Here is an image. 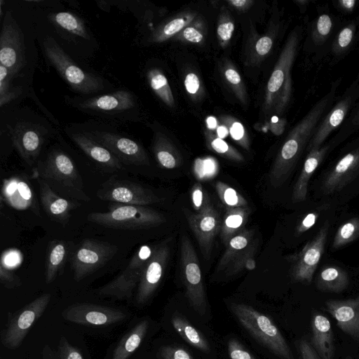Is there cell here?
<instances>
[{"label":"cell","instance_id":"obj_1","mask_svg":"<svg viewBox=\"0 0 359 359\" xmlns=\"http://www.w3.org/2000/svg\"><path fill=\"white\" fill-rule=\"evenodd\" d=\"M334 94L333 90L320 100L289 133L269 172V182L273 187L281 186L290 176Z\"/></svg>","mask_w":359,"mask_h":359},{"label":"cell","instance_id":"obj_2","mask_svg":"<svg viewBox=\"0 0 359 359\" xmlns=\"http://www.w3.org/2000/svg\"><path fill=\"white\" fill-rule=\"evenodd\" d=\"M32 177L45 181L61 196L88 202L90 198L84 191V184L72 159L64 151L54 149L43 161L34 168Z\"/></svg>","mask_w":359,"mask_h":359},{"label":"cell","instance_id":"obj_3","mask_svg":"<svg viewBox=\"0 0 359 359\" xmlns=\"http://www.w3.org/2000/svg\"><path fill=\"white\" fill-rule=\"evenodd\" d=\"M299 41L298 29L289 35L266 85L264 109L266 114L281 115L287 107L292 90L290 70Z\"/></svg>","mask_w":359,"mask_h":359},{"label":"cell","instance_id":"obj_4","mask_svg":"<svg viewBox=\"0 0 359 359\" xmlns=\"http://www.w3.org/2000/svg\"><path fill=\"white\" fill-rule=\"evenodd\" d=\"M229 309L240 324L273 353L281 359H294L286 340L269 317L243 304L231 303Z\"/></svg>","mask_w":359,"mask_h":359},{"label":"cell","instance_id":"obj_5","mask_svg":"<svg viewBox=\"0 0 359 359\" xmlns=\"http://www.w3.org/2000/svg\"><path fill=\"white\" fill-rule=\"evenodd\" d=\"M109 211L89 213V222L104 227L137 230L158 226L165 222V217L158 211L142 205L111 203Z\"/></svg>","mask_w":359,"mask_h":359},{"label":"cell","instance_id":"obj_6","mask_svg":"<svg viewBox=\"0 0 359 359\" xmlns=\"http://www.w3.org/2000/svg\"><path fill=\"white\" fill-rule=\"evenodd\" d=\"M43 48L49 62L74 90L88 95L104 88L102 79L83 70L53 37L44 40Z\"/></svg>","mask_w":359,"mask_h":359},{"label":"cell","instance_id":"obj_7","mask_svg":"<svg viewBox=\"0 0 359 359\" xmlns=\"http://www.w3.org/2000/svg\"><path fill=\"white\" fill-rule=\"evenodd\" d=\"M180 268L190 305L198 314L205 315L207 298L200 263L196 250L186 235L182 236L180 239Z\"/></svg>","mask_w":359,"mask_h":359},{"label":"cell","instance_id":"obj_8","mask_svg":"<svg viewBox=\"0 0 359 359\" xmlns=\"http://www.w3.org/2000/svg\"><path fill=\"white\" fill-rule=\"evenodd\" d=\"M155 247L143 245L135 252L126 267L115 278L100 287L98 294L118 299H129L138 285L144 267Z\"/></svg>","mask_w":359,"mask_h":359},{"label":"cell","instance_id":"obj_9","mask_svg":"<svg viewBox=\"0 0 359 359\" xmlns=\"http://www.w3.org/2000/svg\"><path fill=\"white\" fill-rule=\"evenodd\" d=\"M50 299V294H43L13 314L1 334L3 346L12 350L18 348L31 327L46 311Z\"/></svg>","mask_w":359,"mask_h":359},{"label":"cell","instance_id":"obj_10","mask_svg":"<svg viewBox=\"0 0 359 359\" xmlns=\"http://www.w3.org/2000/svg\"><path fill=\"white\" fill-rule=\"evenodd\" d=\"M118 248L109 243L83 240L71 257L74 278L80 281L104 265L117 252Z\"/></svg>","mask_w":359,"mask_h":359},{"label":"cell","instance_id":"obj_11","mask_svg":"<svg viewBox=\"0 0 359 359\" xmlns=\"http://www.w3.org/2000/svg\"><path fill=\"white\" fill-rule=\"evenodd\" d=\"M97 196L102 201L127 205H147L160 203L163 198L150 189L127 180L110 178L101 185Z\"/></svg>","mask_w":359,"mask_h":359},{"label":"cell","instance_id":"obj_12","mask_svg":"<svg viewBox=\"0 0 359 359\" xmlns=\"http://www.w3.org/2000/svg\"><path fill=\"white\" fill-rule=\"evenodd\" d=\"M0 65L15 76L26 65L23 33L11 12H7L0 36Z\"/></svg>","mask_w":359,"mask_h":359},{"label":"cell","instance_id":"obj_13","mask_svg":"<svg viewBox=\"0 0 359 359\" xmlns=\"http://www.w3.org/2000/svg\"><path fill=\"white\" fill-rule=\"evenodd\" d=\"M327 233L328 223L326 222L297 254L291 256V275L294 280L307 284L311 283L324 252Z\"/></svg>","mask_w":359,"mask_h":359},{"label":"cell","instance_id":"obj_14","mask_svg":"<svg viewBox=\"0 0 359 359\" xmlns=\"http://www.w3.org/2000/svg\"><path fill=\"white\" fill-rule=\"evenodd\" d=\"M83 133L105 147L122 163L142 165L149 163L144 149L135 140L107 131L90 130Z\"/></svg>","mask_w":359,"mask_h":359},{"label":"cell","instance_id":"obj_15","mask_svg":"<svg viewBox=\"0 0 359 359\" xmlns=\"http://www.w3.org/2000/svg\"><path fill=\"white\" fill-rule=\"evenodd\" d=\"M184 214L203 256L209 259L214 239L221 229L222 219L219 212L210 203L199 212L192 213L185 210Z\"/></svg>","mask_w":359,"mask_h":359},{"label":"cell","instance_id":"obj_16","mask_svg":"<svg viewBox=\"0 0 359 359\" xmlns=\"http://www.w3.org/2000/svg\"><path fill=\"white\" fill-rule=\"evenodd\" d=\"M169 252L166 241L155 246L137 285L135 298L137 304L142 305L148 302L158 287L166 268Z\"/></svg>","mask_w":359,"mask_h":359},{"label":"cell","instance_id":"obj_17","mask_svg":"<svg viewBox=\"0 0 359 359\" xmlns=\"http://www.w3.org/2000/svg\"><path fill=\"white\" fill-rule=\"evenodd\" d=\"M62 316L69 322L86 326H105L125 319L123 311L110 307L80 304L67 307Z\"/></svg>","mask_w":359,"mask_h":359},{"label":"cell","instance_id":"obj_18","mask_svg":"<svg viewBox=\"0 0 359 359\" xmlns=\"http://www.w3.org/2000/svg\"><path fill=\"white\" fill-rule=\"evenodd\" d=\"M13 144L23 160L32 165L39 156L44 142L43 135L32 124L8 126Z\"/></svg>","mask_w":359,"mask_h":359},{"label":"cell","instance_id":"obj_19","mask_svg":"<svg viewBox=\"0 0 359 359\" xmlns=\"http://www.w3.org/2000/svg\"><path fill=\"white\" fill-rule=\"evenodd\" d=\"M325 310L336 320L339 329L359 341V295L346 300H329Z\"/></svg>","mask_w":359,"mask_h":359},{"label":"cell","instance_id":"obj_20","mask_svg":"<svg viewBox=\"0 0 359 359\" xmlns=\"http://www.w3.org/2000/svg\"><path fill=\"white\" fill-rule=\"evenodd\" d=\"M36 180L39 184L40 201L46 214L54 222L67 224L71 217L70 212L81 204L61 196L43 180Z\"/></svg>","mask_w":359,"mask_h":359},{"label":"cell","instance_id":"obj_21","mask_svg":"<svg viewBox=\"0 0 359 359\" xmlns=\"http://www.w3.org/2000/svg\"><path fill=\"white\" fill-rule=\"evenodd\" d=\"M359 172V149L343 156L325 177L322 190L325 194L343 189Z\"/></svg>","mask_w":359,"mask_h":359},{"label":"cell","instance_id":"obj_22","mask_svg":"<svg viewBox=\"0 0 359 359\" xmlns=\"http://www.w3.org/2000/svg\"><path fill=\"white\" fill-rule=\"evenodd\" d=\"M75 106L82 110L104 113H118L132 109L135 99L132 93L126 90L78 100Z\"/></svg>","mask_w":359,"mask_h":359},{"label":"cell","instance_id":"obj_23","mask_svg":"<svg viewBox=\"0 0 359 359\" xmlns=\"http://www.w3.org/2000/svg\"><path fill=\"white\" fill-rule=\"evenodd\" d=\"M74 143L92 160L111 170L123 169L122 162L105 147L84 133L69 135Z\"/></svg>","mask_w":359,"mask_h":359},{"label":"cell","instance_id":"obj_24","mask_svg":"<svg viewBox=\"0 0 359 359\" xmlns=\"http://www.w3.org/2000/svg\"><path fill=\"white\" fill-rule=\"evenodd\" d=\"M321 359H332L334 337L330 320L323 315L313 316L311 342Z\"/></svg>","mask_w":359,"mask_h":359},{"label":"cell","instance_id":"obj_25","mask_svg":"<svg viewBox=\"0 0 359 359\" xmlns=\"http://www.w3.org/2000/svg\"><path fill=\"white\" fill-rule=\"evenodd\" d=\"M351 103V97H346L334 107L313 133L307 146L309 151L320 147L322 143L331 132L336 129L344 121L348 111Z\"/></svg>","mask_w":359,"mask_h":359},{"label":"cell","instance_id":"obj_26","mask_svg":"<svg viewBox=\"0 0 359 359\" xmlns=\"http://www.w3.org/2000/svg\"><path fill=\"white\" fill-rule=\"evenodd\" d=\"M328 146H324L316 149L309 151L299 176L294 186L292 201L293 203H299L305 201L308 190L309 182L324 159Z\"/></svg>","mask_w":359,"mask_h":359},{"label":"cell","instance_id":"obj_27","mask_svg":"<svg viewBox=\"0 0 359 359\" xmlns=\"http://www.w3.org/2000/svg\"><path fill=\"white\" fill-rule=\"evenodd\" d=\"M250 210L248 207L226 208L222 219L220 238L226 245L236 235L244 229L248 222Z\"/></svg>","mask_w":359,"mask_h":359},{"label":"cell","instance_id":"obj_28","mask_svg":"<svg viewBox=\"0 0 359 359\" xmlns=\"http://www.w3.org/2000/svg\"><path fill=\"white\" fill-rule=\"evenodd\" d=\"M3 195L8 203L18 209L27 208L34 202L29 184L19 177L11 178L4 183Z\"/></svg>","mask_w":359,"mask_h":359},{"label":"cell","instance_id":"obj_29","mask_svg":"<svg viewBox=\"0 0 359 359\" xmlns=\"http://www.w3.org/2000/svg\"><path fill=\"white\" fill-rule=\"evenodd\" d=\"M149 327V321L144 319L133 327L119 341L114 349L111 359H128L141 344Z\"/></svg>","mask_w":359,"mask_h":359},{"label":"cell","instance_id":"obj_30","mask_svg":"<svg viewBox=\"0 0 359 359\" xmlns=\"http://www.w3.org/2000/svg\"><path fill=\"white\" fill-rule=\"evenodd\" d=\"M252 236L253 232L247 229L242 230L233 236L226 245V249L217 265V271L227 269L251 245Z\"/></svg>","mask_w":359,"mask_h":359},{"label":"cell","instance_id":"obj_31","mask_svg":"<svg viewBox=\"0 0 359 359\" xmlns=\"http://www.w3.org/2000/svg\"><path fill=\"white\" fill-rule=\"evenodd\" d=\"M171 323L176 332L187 343L202 351H210V346L205 337L180 313H174Z\"/></svg>","mask_w":359,"mask_h":359},{"label":"cell","instance_id":"obj_32","mask_svg":"<svg viewBox=\"0 0 359 359\" xmlns=\"http://www.w3.org/2000/svg\"><path fill=\"white\" fill-rule=\"evenodd\" d=\"M347 273L337 266L323 267L316 280L318 288L323 292H340L348 285Z\"/></svg>","mask_w":359,"mask_h":359},{"label":"cell","instance_id":"obj_33","mask_svg":"<svg viewBox=\"0 0 359 359\" xmlns=\"http://www.w3.org/2000/svg\"><path fill=\"white\" fill-rule=\"evenodd\" d=\"M67 245L61 241H52L48 248L45 280L52 283L62 271L67 256Z\"/></svg>","mask_w":359,"mask_h":359},{"label":"cell","instance_id":"obj_34","mask_svg":"<svg viewBox=\"0 0 359 359\" xmlns=\"http://www.w3.org/2000/svg\"><path fill=\"white\" fill-rule=\"evenodd\" d=\"M154 153L156 161L163 168L174 169L181 164V157L177 151L162 137L156 139Z\"/></svg>","mask_w":359,"mask_h":359},{"label":"cell","instance_id":"obj_35","mask_svg":"<svg viewBox=\"0 0 359 359\" xmlns=\"http://www.w3.org/2000/svg\"><path fill=\"white\" fill-rule=\"evenodd\" d=\"M49 18L58 27L79 37L88 38L83 21L77 15L67 11L50 15Z\"/></svg>","mask_w":359,"mask_h":359},{"label":"cell","instance_id":"obj_36","mask_svg":"<svg viewBox=\"0 0 359 359\" xmlns=\"http://www.w3.org/2000/svg\"><path fill=\"white\" fill-rule=\"evenodd\" d=\"M148 81L153 91L168 106L175 104L171 88L165 75L158 69H151L147 74Z\"/></svg>","mask_w":359,"mask_h":359},{"label":"cell","instance_id":"obj_37","mask_svg":"<svg viewBox=\"0 0 359 359\" xmlns=\"http://www.w3.org/2000/svg\"><path fill=\"white\" fill-rule=\"evenodd\" d=\"M215 188L219 200L226 208L248 207L246 199L227 184L217 181Z\"/></svg>","mask_w":359,"mask_h":359},{"label":"cell","instance_id":"obj_38","mask_svg":"<svg viewBox=\"0 0 359 359\" xmlns=\"http://www.w3.org/2000/svg\"><path fill=\"white\" fill-rule=\"evenodd\" d=\"M359 237V218L353 217L342 224L333 240L332 247L339 248Z\"/></svg>","mask_w":359,"mask_h":359},{"label":"cell","instance_id":"obj_39","mask_svg":"<svg viewBox=\"0 0 359 359\" xmlns=\"http://www.w3.org/2000/svg\"><path fill=\"white\" fill-rule=\"evenodd\" d=\"M43 359H83L80 351L71 345L67 339L62 336L57 350L44 346L42 352Z\"/></svg>","mask_w":359,"mask_h":359},{"label":"cell","instance_id":"obj_40","mask_svg":"<svg viewBox=\"0 0 359 359\" xmlns=\"http://www.w3.org/2000/svg\"><path fill=\"white\" fill-rule=\"evenodd\" d=\"M13 76L6 67L0 65V106L1 107L20 93L19 88H14L11 85Z\"/></svg>","mask_w":359,"mask_h":359},{"label":"cell","instance_id":"obj_41","mask_svg":"<svg viewBox=\"0 0 359 359\" xmlns=\"http://www.w3.org/2000/svg\"><path fill=\"white\" fill-rule=\"evenodd\" d=\"M256 248L251 244L242 254H241L226 269L227 275L232 276L243 270L252 271L256 268V262L254 258Z\"/></svg>","mask_w":359,"mask_h":359},{"label":"cell","instance_id":"obj_42","mask_svg":"<svg viewBox=\"0 0 359 359\" xmlns=\"http://www.w3.org/2000/svg\"><path fill=\"white\" fill-rule=\"evenodd\" d=\"M189 20V17H181L172 20L154 34L152 41L161 42L168 39L182 29Z\"/></svg>","mask_w":359,"mask_h":359},{"label":"cell","instance_id":"obj_43","mask_svg":"<svg viewBox=\"0 0 359 359\" xmlns=\"http://www.w3.org/2000/svg\"><path fill=\"white\" fill-rule=\"evenodd\" d=\"M355 30V25L352 22L339 32L332 45L334 54H341L349 47L354 37Z\"/></svg>","mask_w":359,"mask_h":359},{"label":"cell","instance_id":"obj_44","mask_svg":"<svg viewBox=\"0 0 359 359\" xmlns=\"http://www.w3.org/2000/svg\"><path fill=\"white\" fill-rule=\"evenodd\" d=\"M332 27V21L327 14L320 15L316 20L313 31L312 37L315 43L323 42L329 36Z\"/></svg>","mask_w":359,"mask_h":359},{"label":"cell","instance_id":"obj_45","mask_svg":"<svg viewBox=\"0 0 359 359\" xmlns=\"http://www.w3.org/2000/svg\"><path fill=\"white\" fill-rule=\"evenodd\" d=\"M210 147L226 158L238 162L243 161V158L240 153L219 137L212 139L210 142Z\"/></svg>","mask_w":359,"mask_h":359},{"label":"cell","instance_id":"obj_46","mask_svg":"<svg viewBox=\"0 0 359 359\" xmlns=\"http://www.w3.org/2000/svg\"><path fill=\"white\" fill-rule=\"evenodd\" d=\"M191 198L193 208L197 212H201L210 203L200 182L193 185L191 189Z\"/></svg>","mask_w":359,"mask_h":359},{"label":"cell","instance_id":"obj_47","mask_svg":"<svg viewBox=\"0 0 359 359\" xmlns=\"http://www.w3.org/2000/svg\"><path fill=\"white\" fill-rule=\"evenodd\" d=\"M228 353L231 359H256L238 340L228 341Z\"/></svg>","mask_w":359,"mask_h":359},{"label":"cell","instance_id":"obj_48","mask_svg":"<svg viewBox=\"0 0 359 359\" xmlns=\"http://www.w3.org/2000/svg\"><path fill=\"white\" fill-rule=\"evenodd\" d=\"M160 356L163 359H194L186 349L176 346H165L160 349Z\"/></svg>","mask_w":359,"mask_h":359},{"label":"cell","instance_id":"obj_49","mask_svg":"<svg viewBox=\"0 0 359 359\" xmlns=\"http://www.w3.org/2000/svg\"><path fill=\"white\" fill-rule=\"evenodd\" d=\"M0 279L1 283L7 288H14L21 285L20 278L5 267L2 262L0 264Z\"/></svg>","mask_w":359,"mask_h":359},{"label":"cell","instance_id":"obj_50","mask_svg":"<svg viewBox=\"0 0 359 359\" xmlns=\"http://www.w3.org/2000/svg\"><path fill=\"white\" fill-rule=\"evenodd\" d=\"M298 348L302 359H321L311 344L306 339L298 342Z\"/></svg>","mask_w":359,"mask_h":359},{"label":"cell","instance_id":"obj_51","mask_svg":"<svg viewBox=\"0 0 359 359\" xmlns=\"http://www.w3.org/2000/svg\"><path fill=\"white\" fill-rule=\"evenodd\" d=\"M233 30V23L231 21H224L219 25L217 33L222 41L226 42L231 38Z\"/></svg>","mask_w":359,"mask_h":359},{"label":"cell","instance_id":"obj_52","mask_svg":"<svg viewBox=\"0 0 359 359\" xmlns=\"http://www.w3.org/2000/svg\"><path fill=\"white\" fill-rule=\"evenodd\" d=\"M273 45V40L270 36H264L261 37L255 44V50L260 56L266 55L271 50Z\"/></svg>","mask_w":359,"mask_h":359},{"label":"cell","instance_id":"obj_53","mask_svg":"<svg viewBox=\"0 0 359 359\" xmlns=\"http://www.w3.org/2000/svg\"><path fill=\"white\" fill-rule=\"evenodd\" d=\"M184 86L187 91L191 94H196L200 88V81L194 73H189L184 79Z\"/></svg>","mask_w":359,"mask_h":359},{"label":"cell","instance_id":"obj_54","mask_svg":"<svg viewBox=\"0 0 359 359\" xmlns=\"http://www.w3.org/2000/svg\"><path fill=\"white\" fill-rule=\"evenodd\" d=\"M318 217V214L315 212L308 214L297 226V233L301 234L310 229L316 223Z\"/></svg>","mask_w":359,"mask_h":359},{"label":"cell","instance_id":"obj_55","mask_svg":"<svg viewBox=\"0 0 359 359\" xmlns=\"http://www.w3.org/2000/svg\"><path fill=\"white\" fill-rule=\"evenodd\" d=\"M183 36L192 43H199L203 40L202 34L192 27H187L183 31Z\"/></svg>","mask_w":359,"mask_h":359},{"label":"cell","instance_id":"obj_56","mask_svg":"<svg viewBox=\"0 0 359 359\" xmlns=\"http://www.w3.org/2000/svg\"><path fill=\"white\" fill-rule=\"evenodd\" d=\"M226 80L236 86L241 84V79L239 74L233 68H228L224 72Z\"/></svg>","mask_w":359,"mask_h":359},{"label":"cell","instance_id":"obj_57","mask_svg":"<svg viewBox=\"0 0 359 359\" xmlns=\"http://www.w3.org/2000/svg\"><path fill=\"white\" fill-rule=\"evenodd\" d=\"M230 133L235 140L241 141L244 137V128L239 122H235L231 127Z\"/></svg>","mask_w":359,"mask_h":359},{"label":"cell","instance_id":"obj_58","mask_svg":"<svg viewBox=\"0 0 359 359\" xmlns=\"http://www.w3.org/2000/svg\"><path fill=\"white\" fill-rule=\"evenodd\" d=\"M356 2L355 0H340L338 1L339 6L346 11H352Z\"/></svg>","mask_w":359,"mask_h":359},{"label":"cell","instance_id":"obj_59","mask_svg":"<svg viewBox=\"0 0 359 359\" xmlns=\"http://www.w3.org/2000/svg\"><path fill=\"white\" fill-rule=\"evenodd\" d=\"M228 3L231 4L236 8H243L246 6L248 4H250L252 3V1L247 0H231L228 1Z\"/></svg>","mask_w":359,"mask_h":359},{"label":"cell","instance_id":"obj_60","mask_svg":"<svg viewBox=\"0 0 359 359\" xmlns=\"http://www.w3.org/2000/svg\"><path fill=\"white\" fill-rule=\"evenodd\" d=\"M217 133L218 137L222 139L224 138L228 135V130L224 126H219L217 128Z\"/></svg>","mask_w":359,"mask_h":359},{"label":"cell","instance_id":"obj_61","mask_svg":"<svg viewBox=\"0 0 359 359\" xmlns=\"http://www.w3.org/2000/svg\"><path fill=\"white\" fill-rule=\"evenodd\" d=\"M206 123L208 127L210 129L215 128L217 124L216 118L212 116L208 117V118L206 119Z\"/></svg>","mask_w":359,"mask_h":359},{"label":"cell","instance_id":"obj_62","mask_svg":"<svg viewBox=\"0 0 359 359\" xmlns=\"http://www.w3.org/2000/svg\"><path fill=\"white\" fill-rule=\"evenodd\" d=\"M352 123H353V124H354L355 126H359V109L357 111V113L355 114V115L352 121Z\"/></svg>","mask_w":359,"mask_h":359},{"label":"cell","instance_id":"obj_63","mask_svg":"<svg viewBox=\"0 0 359 359\" xmlns=\"http://www.w3.org/2000/svg\"><path fill=\"white\" fill-rule=\"evenodd\" d=\"M346 359H351V358H346Z\"/></svg>","mask_w":359,"mask_h":359}]
</instances>
